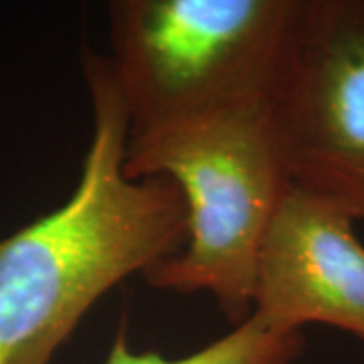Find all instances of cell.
Here are the masks:
<instances>
[{
  "instance_id": "5",
  "label": "cell",
  "mask_w": 364,
  "mask_h": 364,
  "mask_svg": "<svg viewBox=\"0 0 364 364\" xmlns=\"http://www.w3.org/2000/svg\"><path fill=\"white\" fill-rule=\"evenodd\" d=\"M352 225L287 188L261 247L251 314L277 330L326 324L364 342V245Z\"/></svg>"
},
{
  "instance_id": "2",
  "label": "cell",
  "mask_w": 364,
  "mask_h": 364,
  "mask_svg": "<svg viewBox=\"0 0 364 364\" xmlns=\"http://www.w3.org/2000/svg\"><path fill=\"white\" fill-rule=\"evenodd\" d=\"M269 102L251 100L130 134L128 178L164 176L186 205L182 247L144 273L150 287L207 291L235 326L253 312L261 247L286 196Z\"/></svg>"
},
{
  "instance_id": "1",
  "label": "cell",
  "mask_w": 364,
  "mask_h": 364,
  "mask_svg": "<svg viewBox=\"0 0 364 364\" xmlns=\"http://www.w3.org/2000/svg\"><path fill=\"white\" fill-rule=\"evenodd\" d=\"M83 79L93 130L75 193L0 237V364H51L112 287L174 255L186 237L181 188L124 172L130 119L109 57L85 51Z\"/></svg>"
},
{
  "instance_id": "4",
  "label": "cell",
  "mask_w": 364,
  "mask_h": 364,
  "mask_svg": "<svg viewBox=\"0 0 364 364\" xmlns=\"http://www.w3.org/2000/svg\"><path fill=\"white\" fill-rule=\"evenodd\" d=\"M267 107L289 188L364 221V0H304Z\"/></svg>"
},
{
  "instance_id": "3",
  "label": "cell",
  "mask_w": 364,
  "mask_h": 364,
  "mask_svg": "<svg viewBox=\"0 0 364 364\" xmlns=\"http://www.w3.org/2000/svg\"><path fill=\"white\" fill-rule=\"evenodd\" d=\"M304 0H112L107 23L130 134L267 100Z\"/></svg>"
},
{
  "instance_id": "6",
  "label": "cell",
  "mask_w": 364,
  "mask_h": 364,
  "mask_svg": "<svg viewBox=\"0 0 364 364\" xmlns=\"http://www.w3.org/2000/svg\"><path fill=\"white\" fill-rule=\"evenodd\" d=\"M301 352V332L277 330L251 314L229 334L200 350L182 358H166L158 352L132 350L126 318H122L104 364H294Z\"/></svg>"
}]
</instances>
